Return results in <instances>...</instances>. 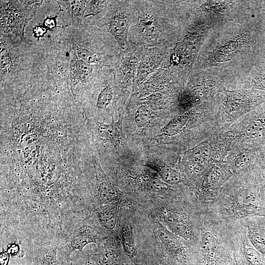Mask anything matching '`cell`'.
<instances>
[{
	"mask_svg": "<svg viewBox=\"0 0 265 265\" xmlns=\"http://www.w3.org/2000/svg\"><path fill=\"white\" fill-rule=\"evenodd\" d=\"M227 132L232 144L261 149L265 145V103L235 122Z\"/></svg>",
	"mask_w": 265,
	"mask_h": 265,
	"instance_id": "cell-9",
	"label": "cell"
},
{
	"mask_svg": "<svg viewBox=\"0 0 265 265\" xmlns=\"http://www.w3.org/2000/svg\"><path fill=\"white\" fill-rule=\"evenodd\" d=\"M190 117L189 110L174 116L161 129V133L168 137H175L182 132Z\"/></svg>",
	"mask_w": 265,
	"mask_h": 265,
	"instance_id": "cell-27",
	"label": "cell"
},
{
	"mask_svg": "<svg viewBox=\"0 0 265 265\" xmlns=\"http://www.w3.org/2000/svg\"><path fill=\"white\" fill-rule=\"evenodd\" d=\"M62 5L68 14L73 26L79 27L84 17L88 16V0H57Z\"/></svg>",
	"mask_w": 265,
	"mask_h": 265,
	"instance_id": "cell-24",
	"label": "cell"
},
{
	"mask_svg": "<svg viewBox=\"0 0 265 265\" xmlns=\"http://www.w3.org/2000/svg\"><path fill=\"white\" fill-rule=\"evenodd\" d=\"M233 139L222 129L183 154V181L192 191L210 168L215 163L226 161Z\"/></svg>",
	"mask_w": 265,
	"mask_h": 265,
	"instance_id": "cell-5",
	"label": "cell"
},
{
	"mask_svg": "<svg viewBox=\"0 0 265 265\" xmlns=\"http://www.w3.org/2000/svg\"><path fill=\"white\" fill-rule=\"evenodd\" d=\"M233 175L226 161L215 163L206 172L192 193L201 201L212 202Z\"/></svg>",
	"mask_w": 265,
	"mask_h": 265,
	"instance_id": "cell-11",
	"label": "cell"
},
{
	"mask_svg": "<svg viewBox=\"0 0 265 265\" xmlns=\"http://www.w3.org/2000/svg\"><path fill=\"white\" fill-rule=\"evenodd\" d=\"M105 238L100 232L87 224L77 226L73 230L70 240L69 247L58 256L61 260L71 259V253L76 250L83 252V248L88 244L95 243L99 246Z\"/></svg>",
	"mask_w": 265,
	"mask_h": 265,
	"instance_id": "cell-16",
	"label": "cell"
},
{
	"mask_svg": "<svg viewBox=\"0 0 265 265\" xmlns=\"http://www.w3.org/2000/svg\"><path fill=\"white\" fill-rule=\"evenodd\" d=\"M198 253L201 265H230L235 260L229 228L215 212L211 202L204 205Z\"/></svg>",
	"mask_w": 265,
	"mask_h": 265,
	"instance_id": "cell-4",
	"label": "cell"
},
{
	"mask_svg": "<svg viewBox=\"0 0 265 265\" xmlns=\"http://www.w3.org/2000/svg\"><path fill=\"white\" fill-rule=\"evenodd\" d=\"M47 29L41 25H38L33 28V32L34 36L40 38L43 36L47 31Z\"/></svg>",
	"mask_w": 265,
	"mask_h": 265,
	"instance_id": "cell-35",
	"label": "cell"
},
{
	"mask_svg": "<svg viewBox=\"0 0 265 265\" xmlns=\"http://www.w3.org/2000/svg\"><path fill=\"white\" fill-rule=\"evenodd\" d=\"M139 29L142 38L146 41L154 42L157 41L159 31L158 22L153 15L144 14L139 22Z\"/></svg>",
	"mask_w": 265,
	"mask_h": 265,
	"instance_id": "cell-26",
	"label": "cell"
},
{
	"mask_svg": "<svg viewBox=\"0 0 265 265\" xmlns=\"http://www.w3.org/2000/svg\"><path fill=\"white\" fill-rule=\"evenodd\" d=\"M146 165L157 172L160 179L169 185H177L184 183L180 172L161 159L153 158L146 162Z\"/></svg>",
	"mask_w": 265,
	"mask_h": 265,
	"instance_id": "cell-23",
	"label": "cell"
},
{
	"mask_svg": "<svg viewBox=\"0 0 265 265\" xmlns=\"http://www.w3.org/2000/svg\"><path fill=\"white\" fill-rule=\"evenodd\" d=\"M143 184L148 190L153 192H161L172 188V186L164 182L157 177L148 176L143 178Z\"/></svg>",
	"mask_w": 265,
	"mask_h": 265,
	"instance_id": "cell-29",
	"label": "cell"
},
{
	"mask_svg": "<svg viewBox=\"0 0 265 265\" xmlns=\"http://www.w3.org/2000/svg\"><path fill=\"white\" fill-rule=\"evenodd\" d=\"M259 162L264 174H265V145L260 150Z\"/></svg>",
	"mask_w": 265,
	"mask_h": 265,
	"instance_id": "cell-37",
	"label": "cell"
},
{
	"mask_svg": "<svg viewBox=\"0 0 265 265\" xmlns=\"http://www.w3.org/2000/svg\"><path fill=\"white\" fill-rule=\"evenodd\" d=\"M193 73L191 83L180 94L177 104L179 113L216 99L221 88L225 86L230 89L234 81L231 76L218 68H210Z\"/></svg>",
	"mask_w": 265,
	"mask_h": 265,
	"instance_id": "cell-6",
	"label": "cell"
},
{
	"mask_svg": "<svg viewBox=\"0 0 265 265\" xmlns=\"http://www.w3.org/2000/svg\"><path fill=\"white\" fill-rule=\"evenodd\" d=\"M263 61L265 62V52L264 55V58Z\"/></svg>",
	"mask_w": 265,
	"mask_h": 265,
	"instance_id": "cell-41",
	"label": "cell"
},
{
	"mask_svg": "<svg viewBox=\"0 0 265 265\" xmlns=\"http://www.w3.org/2000/svg\"><path fill=\"white\" fill-rule=\"evenodd\" d=\"M10 256L8 252L3 249L0 255V265H8Z\"/></svg>",
	"mask_w": 265,
	"mask_h": 265,
	"instance_id": "cell-36",
	"label": "cell"
},
{
	"mask_svg": "<svg viewBox=\"0 0 265 265\" xmlns=\"http://www.w3.org/2000/svg\"><path fill=\"white\" fill-rule=\"evenodd\" d=\"M92 157L94 169L95 184L90 211L96 207L106 204L126 206V202L120 191L114 186L103 170L95 150H92Z\"/></svg>",
	"mask_w": 265,
	"mask_h": 265,
	"instance_id": "cell-12",
	"label": "cell"
},
{
	"mask_svg": "<svg viewBox=\"0 0 265 265\" xmlns=\"http://www.w3.org/2000/svg\"><path fill=\"white\" fill-rule=\"evenodd\" d=\"M263 177L262 171L250 170L234 174L226 183L211 202L224 222L233 223L254 216L265 217Z\"/></svg>",
	"mask_w": 265,
	"mask_h": 265,
	"instance_id": "cell-3",
	"label": "cell"
},
{
	"mask_svg": "<svg viewBox=\"0 0 265 265\" xmlns=\"http://www.w3.org/2000/svg\"><path fill=\"white\" fill-rule=\"evenodd\" d=\"M107 31L114 37L123 51L128 48V35L130 21L124 13L110 10L102 20Z\"/></svg>",
	"mask_w": 265,
	"mask_h": 265,
	"instance_id": "cell-18",
	"label": "cell"
},
{
	"mask_svg": "<svg viewBox=\"0 0 265 265\" xmlns=\"http://www.w3.org/2000/svg\"><path fill=\"white\" fill-rule=\"evenodd\" d=\"M61 265H74L73 262L71 260V258L70 260L69 261H64L60 262Z\"/></svg>",
	"mask_w": 265,
	"mask_h": 265,
	"instance_id": "cell-38",
	"label": "cell"
},
{
	"mask_svg": "<svg viewBox=\"0 0 265 265\" xmlns=\"http://www.w3.org/2000/svg\"><path fill=\"white\" fill-rule=\"evenodd\" d=\"M240 220L251 243L265 258V217L254 216Z\"/></svg>",
	"mask_w": 265,
	"mask_h": 265,
	"instance_id": "cell-19",
	"label": "cell"
},
{
	"mask_svg": "<svg viewBox=\"0 0 265 265\" xmlns=\"http://www.w3.org/2000/svg\"><path fill=\"white\" fill-rule=\"evenodd\" d=\"M153 111L152 109L145 105L138 107L134 116V122L138 128H144L147 126L152 120Z\"/></svg>",
	"mask_w": 265,
	"mask_h": 265,
	"instance_id": "cell-30",
	"label": "cell"
},
{
	"mask_svg": "<svg viewBox=\"0 0 265 265\" xmlns=\"http://www.w3.org/2000/svg\"><path fill=\"white\" fill-rule=\"evenodd\" d=\"M225 223L231 235L234 258L238 265H265V258L251 243L241 220Z\"/></svg>",
	"mask_w": 265,
	"mask_h": 265,
	"instance_id": "cell-13",
	"label": "cell"
},
{
	"mask_svg": "<svg viewBox=\"0 0 265 265\" xmlns=\"http://www.w3.org/2000/svg\"><path fill=\"white\" fill-rule=\"evenodd\" d=\"M120 237L125 254L130 259L135 260L137 256V251L134 231L130 224H126L123 227Z\"/></svg>",
	"mask_w": 265,
	"mask_h": 265,
	"instance_id": "cell-28",
	"label": "cell"
},
{
	"mask_svg": "<svg viewBox=\"0 0 265 265\" xmlns=\"http://www.w3.org/2000/svg\"><path fill=\"white\" fill-rule=\"evenodd\" d=\"M260 150L259 149L241 148L232 143L226 161L233 175L250 170L263 172L259 162Z\"/></svg>",
	"mask_w": 265,
	"mask_h": 265,
	"instance_id": "cell-15",
	"label": "cell"
},
{
	"mask_svg": "<svg viewBox=\"0 0 265 265\" xmlns=\"http://www.w3.org/2000/svg\"><path fill=\"white\" fill-rule=\"evenodd\" d=\"M230 265H238L237 262L236 261L235 259L233 262V263Z\"/></svg>",
	"mask_w": 265,
	"mask_h": 265,
	"instance_id": "cell-40",
	"label": "cell"
},
{
	"mask_svg": "<svg viewBox=\"0 0 265 265\" xmlns=\"http://www.w3.org/2000/svg\"><path fill=\"white\" fill-rule=\"evenodd\" d=\"M90 256L95 265H126L118 250L107 245L101 252L91 254Z\"/></svg>",
	"mask_w": 265,
	"mask_h": 265,
	"instance_id": "cell-25",
	"label": "cell"
},
{
	"mask_svg": "<svg viewBox=\"0 0 265 265\" xmlns=\"http://www.w3.org/2000/svg\"></svg>",
	"mask_w": 265,
	"mask_h": 265,
	"instance_id": "cell-42",
	"label": "cell"
},
{
	"mask_svg": "<svg viewBox=\"0 0 265 265\" xmlns=\"http://www.w3.org/2000/svg\"><path fill=\"white\" fill-rule=\"evenodd\" d=\"M222 128L227 130L235 122L265 103V91L256 89L221 88L216 97Z\"/></svg>",
	"mask_w": 265,
	"mask_h": 265,
	"instance_id": "cell-8",
	"label": "cell"
},
{
	"mask_svg": "<svg viewBox=\"0 0 265 265\" xmlns=\"http://www.w3.org/2000/svg\"><path fill=\"white\" fill-rule=\"evenodd\" d=\"M264 1L203 0L194 13L199 21L211 28L239 20L263 6Z\"/></svg>",
	"mask_w": 265,
	"mask_h": 265,
	"instance_id": "cell-7",
	"label": "cell"
},
{
	"mask_svg": "<svg viewBox=\"0 0 265 265\" xmlns=\"http://www.w3.org/2000/svg\"><path fill=\"white\" fill-rule=\"evenodd\" d=\"M86 124L94 128V133H91L92 136H96L103 146L111 145L116 147L119 145L122 140V119L120 117L117 122H115L112 117L110 124H106L97 120L90 121L85 117Z\"/></svg>",
	"mask_w": 265,
	"mask_h": 265,
	"instance_id": "cell-17",
	"label": "cell"
},
{
	"mask_svg": "<svg viewBox=\"0 0 265 265\" xmlns=\"http://www.w3.org/2000/svg\"><path fill=\"white\" fill-rule=\"evenodd\" d=\"M113 90L109 85L103 87L98 94L95 106L99 110L106 108L110 104L113 98Z\"/></svg>",
	"mask_w": 265,
	"mask_h": 265,
	"instance_id": "cell-31",
	"label": "cell"
},
{
	"mask_svg": "<svg viewBox=\"0 0 265 265\" xmlns=\"http://www.w3.org/2000/svg\"><path fill=\"white\" fill-rule=\"evenodd\" d=\"M6 251L11 256H22L19 246L16 243H10L8 245Z\"/></svg>",
	"mask_w": 265,
	"mask_h": 265,
	"instance_id": "cell-33",
	"label": "cell"
},
{
	"mask_svg": "<svg viewBox=\"0 0 265 265\" xmlns=\"http://www.w3.org/2000/svg\"><path fill=\"white\" fill-rule=\"evenodd\" d=\"M59 238L54 243L45 244L26 257L24 265H60L57 256Z\"/></svg>",
	"mask_w": 265,
	"mask_h": 265,
	"instance_id": "cell-21",
	"label": "cell"
},
{
	"mask_svg": "<svg viewBox=\"0 0 265 265\" xmlns=\"http://www.w3.org/2000/svg\"><path fill=\"white\" fill-rule=\"evenodd\" d=\"M43 26L47 30H52L57 27L56 23V18L47 17L43 23Z\"/></svg>",
	"mask_w": 265,
	"mask_h": 265,
	"instance_id": "cell-34",
	"label": "cell"
},
{
	"mask_svg": "<svg viewBox=\"0 0 265 265\" xmlns=\"http://www.w3.org/2000/svg\"><path fill=\"white\" fill-rule=\"evenodd\" d=\"M81 108L69 87L48 80L0 90L1 190L42 201L77 194L93 164Z\"/></svg>",
	"mask_w": 265,
	"mask_h": 265,
	"instance_id": "cell-1",
	"label": "cell"
},
{
	"mask_svg": "<svg viewBox=\"0 0 265 265\" xmlns=\"http://www.w3.org/2000/svg\"><path fill=\"white\" fill-rule=\"evenodd\" d=\"M68 69L69 82L75 101L80 106L84 86L92 76L93 66L79 58L73 51Z\"/></svg>",
	"mask_w": 265,
	"mask_h": 265,
	"instance_id": "cell-14",
	"label": "cell"
},
{
	"mask_svg": "<svg viewBox=\"0 0 265 265\" xmlns=\"http://www.w3.org/2000/svg\"><path fill=\"white\" fill-rule=\"evenodd\" d=\"M121 206L116 204L98 206L90 211L88 217L93 218L105 230L112 231L119 223Z\"/></svg>",
	"mask_w": 265,
	"mask_h": 265,
	"instance_id": "cell-20",
	"label": "cell"
},
{
	"mask_svg": "<svg viewBox=\"0 0 265 265\" xmlns=\"http://www.w3.org/2000/svg\"><path fill=\"white\" fill-rule=\"evenodd\" d=\"M43 0H0V33L25 41V29Z\"/></svg>",
	"mask_w": 265,
	"mask_h": 265,
	"instance_id": "cell-10",
	"label": "cell"
},
{
	"mask_svg": "<svg viewBox=\"0 0 265 265\" xmlns=\"http://www.w3.org/2000/svg\"><path fill=\"white\" fill-rule=\"evenodd\" d=\"M240 88L265 91V62L262 61L248 74L238 80L232 89Z\"/></svg>",
	"mask_w": 265,
	"mask_h": 265,
	"instance_id": "cell-22",
	"label": "cell"
},
{
	"mask_svg": "<svg viewBox=\"0 0 265 265\" xmlns=\"http://www.w3.org/2000/svg\"><path fill=\"white\" fill-rule=\"evenodd\" d=\"M265 52V2L235 22L211 28L193 72L210 68L224 70L235 82L263 60Z\"/></svg>",
	"mask_w": 265,
	"mask_h": 265,
	"instance_id": "cell-2",
	"label": "cell"
},
{
	"mask_svg": "<svg viewBox=\"0 0 265 265\" xmlns=\"http://www.w3.org/2000/svg\"><path fill=\"white\" fill-rule=\"evenodd\" d=\"M71 260L74 265H95L89 254L78 253Z\"/></svg>",
	"mask_w": 265,
	"mask_h": 265,
	"instance_id": "cell-32",
	"label": "cell"
},
{
	"mask_svg": "<svg viewBox=\"0 0 265 265\" xmlns=\"http://www.w3.org/2000/svg\"><path fill=\"white\" fill-rule=\"evenodd\" d=\"M263 188H264V192H265V174L264 176V178H263Z\"/></svg>",
	"mask_w": 265,
	"mask_h": 265,
	"instance_id": "cell-39",
	"label": "cell"
}]
</instances>
